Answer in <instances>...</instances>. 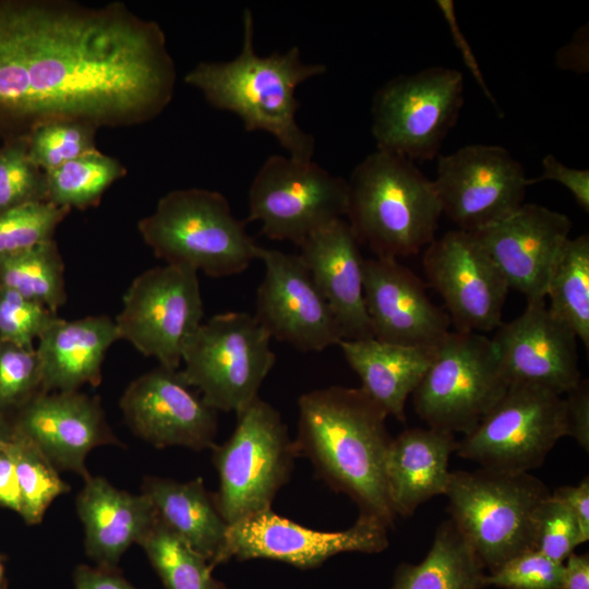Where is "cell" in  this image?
I'll use <instances>...</instances> for the list:
<instances>
[{
  "mask_svg": "<svg viewBox=\"0 0 589 589\" xmlns=\"http://www.w3.org/2000/svg\"><path fill=\"white\" fill-rule=\"evenodd\" d=\"M176 67L159 24L124 3L0 0V135L79 121L130 127L171 101Z\"/></svg>",
  "mask_w": 589,
  "mask_h": 589,
  "instance_id": "obj_1",
  "label": "cell"
},
{
  "mask_svg": "<svg viewBox=\"0 0 589 589\" xmlns=\"http://www.w3.org/2000/svg\"><path fill=\"white\" fill-rule=\"evenodd\" d=\"M298 455L308 457L333 490L349 496L361 516L387 528L396 514L385 477V457L392 441L385 410L361 387L314 389L298 400Z\"/></svg>",
  "mask_w": 589,
  "mask_h": 589,
  "instance_id": "obj_2",
  "label": "cell"
},
{
  "mask_svg": "<svg viewBox=\"0 0 589 589\" xmlns=\"http://www.w3.org/2000/svg\"><path fill=\"white\" fill-rule=\"evenodd\" d=\"M326 67L303 62L298 47L259 56L252 12H243V41L238 56L224 62H201L184 76L215 108L235 113L247 131L272 134L288 155L312 160L314 137L296 120L297 87L322 75Z\"/></svg>",
  "mask_w": 589,
  "mask_h": 589,
  "instance_id": "obj_3",
  "label": "cell"
},
{
  "mask_svg": "<svg viewBox=\"0 0 589 589\" xmlns=\"http://www.w3.org/2000/svg\"><path fill=\"white\" fill-rule=\"evenodd\" d=\"M347 184V223L375 256L413 255L435 239L441 203L433 180L413 161L376 149Z\"/></svg>",
  "mask_w": 589,
  "mask_h": 589,
  "instance_id": "obj_4",
  "label": "cell"
},
{
  "mask_svg": "<svg viewBox=\"0 0 589 589\" xmlns=\"http://www.w3.org/2000/svg\"><path fill=\"white\" fill-rule=\"evenodd\" d=\"M143 241L166 264L185 266L209 277L242 273L257 259V245L245 223L219 192L177 189L159 199L137 224Z\"/></svg>",
  "mask_w": 589,
  "mask_h": 589,
  "instance_id": "obj_5",
  "label": "cell"
},
{
  "mask_svg": "<svg viewBox=\"0 0 589 589\" xmlns=\"http://www.w3.org/2000/svg\"><path fill=\"white\" fill-rule=\"evenodd\" d=\"M550 494L529 472L483 467L450 472L445 493L450 520L490 573L534 550L537 513Z\"/></svg>",
  "mask_w": 589,
  "mask_h": 589,
  "instance_id": "obj_6",
  "label": "cell"
},
{
  "mask_svg": "<svg viewBox=\"0 0 589 589\" xmlns=\"http://www.w3.org/2000/svg\"><path fill=\"white\" fill-rule=\"evenodd\" d=\"M236 414L230 437L211 448L219 478L213 495L228 525L272 508L298 455L280 413L260 396Z\"/></svg>",
  "mask_w": 589,
  "mask_h": 589,
  "instance_id": "obj_7",
  "label": "cell"
},
{
  "mask_svg": "<svg viewBox=\"0 0 589 589\" xmlns=\"http://www.w3.org/2000/svg\"><path fill=\"white\" fill-rule=\"evenodd\" d=\"M271 339L254 314L214 315L187 341L180 372L208 406L238 413L259 397L275 364Z\"/></svg>",
  "mask_w": 589,
  "mask_h": 589,
  "instance_id": "obj_8",
  "label": "cell"
},
{
  "mask_svg": "<svg viewBox=\"0 0 589 589\" xmlns=\"http://www.w3.org/2000/svg\"><path fill=\"white\" fill-rule=\"evenodd\" d=\"M508 386L492 339L479 333L454 330L435 347L412 393L413 405L429 426L466 435Z\"/></svg>",
  "mask_w": 589,
  "mask_h": 589,
  "instance_id": "obj_9",
  "label": "cell"
},
{
  "mask_svg": "<svg viewBox=\"0 0 589 589\" xmlns=\"http://www.w3.org/2000/svg\"><path fill=\"white\" fill-rule=\"evenodd\" d=\"M462 104L464 76L455 69L434 65L389 80L372 100L376 149L411 161L433 159Z\"/></svg>",
  "mask_w": 589,
  "mask_h": 589,
  "instance_id": "obj_10",
  "label": "cell"
},
{
  "mask_svg": "<svg viewBox=\"0 0 589 589\" xmlns=\"http://www.w3.org/2000/svg\"><path fill=\"white\" fill-rule=\"evenodd\" d=\"M347 194V180L313 160L272 155L250 185L248 220H259L267 238L299 247L344 218Z\"/></svg>",
  "mask_w": 589,
  "mask_h": 589,
  "instance_id": "obj_11",
  "label": "cell"
},
{
  "mask_svg": "<svg viewBox=\"0 0 589 589\" xmlns=\"http://www.w3.org/2000/svg\"><path fill=\"white\" fill-rule=\"evenodd\" d=\"M567 436L565 400L543 387L509 385L456 453L483 468L529 472Z\"/></svg>",
  "mask_w": 589,
  "mask_h": 589,
  "instance_id": "obj_12",
  "label": "cell"
},
{
  "mask_svg": "<svg viewBox=\"0 0 589 589\" xmlns=\"http://www.w3.org/2000/svg\"><path fill=\"white\" fill-rule=\"evenodd\" d=\"M197 272L166 264L136 276L123 296L115 322L120 339L159 365L178 369L184 346L203 323Z\"/></svg>",
  "mask_w": 589,
  "mask_h": 589,
  "instance_id": "obj_13",
  "label": "cell"
},
{
  "mask_svg": "<svg viewBox=\"0 0 589 589\" xmlns=\"http://www.w3.org/2000/svg\"><path fill=\"white\" fill-rule=\"evenodd\" d=\"M433 183L442 213L466 231L514 213L529 185L524 167L506 148L484 144L441 156Z\"/></svg>",
  "mask_w": 589,
  "mask_h": 589,
  "instance_id": "obj_14",
  "label": "cell"
},
{
  "mask_svg": "<svg viewBox=\"0 0 589 589\" xmlns=\"http://www.w3.org/2000/svg\"><path fill=\"white\" fill-rule=\"evenodd\" d=\"M423 268L455 330L485 333L502 324L508 285L476 236L447 231L425 249Z\"/></svg>",
  "mask_w": 589,
  "mask_h": 589,
  "instance_id": "obj_15",
  "label": "cell"
},
{
  "mask_svg": "<svg viewBox=\"0 0 589 589\" xmlns=\"http://www.w3.org/2000/svg\"><path fill=\"white\" fill-rule=\"evenodd\" d=\"M387 529L378 520L359 515L346 530H314L268 508L229 525L219 565L231 558H266L301 569L314 568L339 553L384 551L388 545Z\"/></svg>",
  "mask_w": 589,
  "mask_h": 589,
  "instance_id": "obj_16",
  "label": "cell"
},
{
  "mask_svg": "<svg viewBox=\"0 0 589 589\" xmlns=\"http://www.w3.org/2000/svg\"><path fill=\"white\" fill-rule=\"evenodd\" d=\"M265 274L254 316L272 338L296 349L322 351L342 339L336 318L299 254L260 245Z\"/></svg>",
  "mask_w": 589,
  "mask_h": 589,
  "instance_id": "obj_17",
  "label": "cell"
},
{
  "mask_svg": "<svg viewBox=\"0 0 589 589\" xmlns=\"http://www.w3.org/2000/svg\"><path fill=\"white\" fill-rule=\"evenodd\" d=\"M192 388L178 369L158 365L125 388L120 399L125 422L157 448H212L218 431L217 410Z\"/></svg>",
  "mask_w": 589,
  "mask_h": 589,
  "instance_id": "obj_18",
  "label": "cell"
},
{
  "mask_svg": "<svg viewBox=\"0 0 589 589\" xmlns=\"http://www.w3.org/2000/svg\"><path fill=\"white\" fill-rule=\"evenodd\" d=\"M496 329L491 339L508 385L539 386L562 396L581 380L577 337L545 299L527 301L518 317Z\"/></svg>",
  "mask_w": 589,
  "mask_h": 589,
  "instance_id": "obj_19",
  "label": "cell"
},
{
  "mask_svg": "<svg viewBox=\"0 0 589 589\" xmlns=\"http://www.w3.org/2000/svg\"><path fill=\"white\" fill-rule=\"evenodd\" d=\"M570 229L572 221L565 214L528 203L470 232L486 250L508 287L531 301L545 299L551 273Z\"/></svg>",
  "mask_w": 589,
  "mask_h": 589,
  "instance_id": "obj_20",
  "label": "cell"
},
{
  "mask_svg": "<svg viewBox=\"0 0 589 589\" xmlns=\"http://www.w3.org/2000/svg\"><path fill=\"white\" fill-rule=\"evenodd\" d=\"M363 297L377 340L434 349L450 332L446 311L432 302L422 279L397 259H364Z\"/></svg>",
  "mask_w": 589,
  "mask_h": 589,
  "instance_id": "obj_21",
  "label": "cell"
},
{
  "mask_svg": "<svg viewBox=\"0 0 589 589\" xmlns=\"http://www.w3.org/2000/svg\"><path fill=\"white\" fill-rule=\"evenodd\" d=\"M11 426L29 438L59 470L91 474L88 453L122 443L108 425L98 397L74 392L39 393L10 416Z\"/></svg>",
  "mask_w": 589,
  "mask_h": 589,
  "instance_id": "obj_22",
  "label": "cell"
},
{
  "mask_svg": "<svg viewBox=\"0 0 589 589\" xmlns=\"http://www.w3.org/2000/svg\"><path fill=\"white\" fill-rule=\"evenodd\" d=\"M359 244L341 218L299 245V256L328 303L342 339L374 337L363 297L364 259Z\"/></svg>",
  "mask_w": 589,
  "mask_h": 589,
  "instance_id": "obj_23",
  "label": "cell"
},
{
  "mask_svg": "<svg viewBox=\"0 0 589 589\" xmlns=\"http://www.w3.org/2000/svg\"><path fill=\"white\" fill-rule=\"evenodd\" d=\"M75 505L85 531V552L98 566L118 567L124 552L139 544L158 519L145 494L119 490L103 477L84 480Z\"/></svg>",
  "mask_w": 589,
  "mask_h": 589,
  "instance_id": "obj_24",
  "label": "cell"
},
{
  "mask_svg": "<svg viewBox=\"0 0 589 589\" xmlns=\"http://www.w3.org/2000/svg\"><path fill=\"white\" fill-rule=\"evenodd\" d=\"M120 339L115 320L91 315L77 320L56 316L38 338L41 393L74 392L101 383L107 350Z\"/></svg>",
  "mask_w": 589,
  "mask_h": 589,
  "instance_id": "obj_25",
  "label": "cell"
},
{
  "mask_svg": "<svg viewBox=\"0 0 589 589\" xmlns=\"http://www.w3.org/2000/svg\"><path fill=\"white\" fill-rule=\"evenodd\" d=\"M455 434L431 428L408 429L392 438L385 477L394 513L410 516L424 502L446 493L448 460L457 450Z\"/></svg>",
  "mask_w": 589,
  "mask_h": 589,
  "instance_id": "obj_26",
  "label": "cell"
},
{
  "mask_svg": "<svg viewBox=\"0 0 589 589\" xmlns=\"http://www.w3.org/2000/svg\"><path fill=\"white\" fill-rule=\"evenodd\" d=\"M361 388L387 414L405 421L407 398L421 382L434 349L388 344L376 338L341 339L338 345Z\"/></svg>",
  "mask_w": 589,
  "mask_h": 589,
  "instance_id": "obj_27",
  "label": "cell"
},
{
  "mask_svg": "<svg viewBox=\"0 0 589 589\" xmlns=\"http://www.w3.org/2000/svg\"><path fill=\"white\" fill-rule=\"evenodd\" d=\"M141 491L153 503L160 520L214 569L219 565L229 525L220 515L202 478L178 482L145 477Z\"/></svg>",
  "mask_w": 589,
  "mask_h": 589,
  "instance_id": "obj_28",
  "label": "cell"
},
{
  "mask_svg": "<svg viewBox=\"0 0 589 589\" xmlns=\"http://www.w3.org/2000/svg\"><path fill=\"white\" fill-rule=\"evenodd\" d=\"M484 567L454 522L443 521L425 557L402 563L389 589H482Z\"/></svg>",
  "mask_w": 589,
  "mask_h": 589,
  "instance_id": "obj_29",
  "label": "cell"
},
{
  "mask_svg": "<svg viewBox=\"0 0 589 589\" xmlns=\"http://www.w3.org/2000/svg\"><path fill=\"white\" fill-rule=\"evenodd\" d=\"M0 289L15 291L57 314L67 301V291L64 264L56 241L0 255Z\"/></svg>",
  "mask_w": 589,
  "mask_h": 589,
  "instance_id": "obj_30",
  "label": "cell"
},
{
  "mask_svg": "<svg viewBox=\"0 0 589 589\" xmlns=\"http://www.w3.org/2000/svg\"><path fill=\"white\" fill-rule=\"evenodd\" d=\"M549 310L589 347V236L568 239L548 284Z\"/></svg>",
  "mask_w": 589,
  "mask_h": 589,
  "instance_id": "obj_31",
  "label": "cell"
},
{
  "mask_svg": "<svg viewBox=\"0 0 589 589\" xmlns=\"http://www.w3.org/2000/svg\"><path fill=\"white\" fill-rule=\"evenodd\" d=\"M1 445L15 467L21 493L19 514L27 525L39 524L52 501L71 488L45 454L12 426Z\"/></svg>",
  "mask_w": 589,
  "mask_h": 589,
  "instance_id": "obj_32",
  "label": "cell"
},
{
  "mask_svg": "<svg viewBox=\"0 0 589 589\" xmlns=\"http://www.w3.org/2000/svg\"><path fill=\"white\" fill-rule=\"evenodd\" d=\"M125 173L118 159L97 149L45 172L48 202L70 209L97 206L105 191Z\"/></svg>",
  "mask_w": 589,
  "mask_h": 589,
  "instance_id": "obj_33",
  "label": "cell"
},
{
  "mask_svg": "<svg viewBox=\"0 0 589 589\" xmlns=\"http://www.w3.org/2000/svg\"><path fill=\"white\" fill-rule=\"evenodd\" d=\"M166 589H228L213 576L207 560L158 517L139 543Z\"/></svg>",
  "mask_w": 589,
  "mask_h": 589,
  "instance_id": "obj_34",
  "label": "cell"
},
{
  "mask_svg": "<svg viewBox=\"0 0 589 589\" xmlns=\"http://www.w3.org/2000/svg\"><path fill=\"white\" fill-rule=\"evenodd\" d=\"M48 202L46 175L28 157L27 135L4 139L0 147V213Z\"/></svg>",
  "mask_w": 589,
  "mask_h": 589,
  "instance_id": "obj_35",
  "label": "cell"
},
{
  "mask_svg": "<svg viewBox=\"0 0 589 589\" xmlns=\"http://www.w3.org/2000/svg\"><path fill=\"white\" fill-rule=\"evenodd\" d=\"M96 128L79 121H56L35 128L28 135V157L41 171L97 151Z\"/></svg>",
  "mask_w": 589,
  "mask_h": 589,
  "instance_id": "obj_36",
  "label": "cell"
},
{
  "mask_svg": "<svg viewBox=\"0 0 589 589\" xmlns=\"http://www.w3.org/2000/svg\"><path fill=\"white\" fill-rule=\"evenodd\" d=\"M71 212L50 202H34L0 213V255L50 241Z\"/></svg>",
  "mask_w": 589,
  "mask_h": 589,
  "instance_id": "obj_37",
  "label": "cell"
},
{
  "mask_svg": "<svg viewBox=\"0 0 589 589\" xmlns=\"http://www.w3.org/2000/svg\"><path fill=\"white\" fill-rule=\"evenodd\" d=\"M41 393V370L35 348L0 339V411L8 417Z\"/></svg>",
  "mask_w": 589,
  "mask_h": 589,
  "instance_id": "obj_38",
  "label": "cell"
},
{
  "mask_svg": "<svg viewBox=\"0 0 589 589\" xmlns=\"http://www.w3.org/2000/svg\"><path fill=\"white\" fill-rule=\"evenodd\" d=\"M563 574L564 563L555 562L537 550H529L485 574L483 586L503 589H562Z\"/></svg>",
  "mask_w": 589,
  "mask_h": 589,
  "instance_id": "obj_39",
  "label": "cell"
},
{
  "mask_svg": "<svg viewBox=\"0 0 589 589\" xmlns=\"http://www.w3.org/2000/svg\"><path fill=\"white\" fill-rule=\"evenodd\" d=\"M581 543L585 542L574 515L562 501L550 494L537 513L534 550L564 563Z\"/></svg>",
  "mask_w": 589,
  "mask_h": 589,
  "instance_id": "obj_40",
  "label": "cell"
},
{
  "mask_svg": "<svg viewBox=\"0 0 589 589\" xmlns=\"http://www.w3.org/2000/svg\"><path fill=\"white\" fill-rule=\"evenodd\" d=\"M57 316L45 305L8 289H0V339L34 348L48 324Z\"/></svg>",
  "mask_w": 589,
  "mask_h": 589,
  "instance_id": "obj_41",
  "label": "cell"
},
{
  "mask_svg": "<svg viewBox=\"0 0 589 589\" xmlns=\"http://www.w3.org/2000/svg\"><path fill=\"white\" fill-rule=\"evenodd\" d=\"M541 165L542 175L533 180L528 179V184L544 180L558 182L570 192L577 204L589 213V170L567 167L551 154L543 157Z\"/></svg>",
  "mask_w": 589,
  "mask_h": 589,
  "instance_id": "obj_42",
  "label": "cell"
},
{
  "mask_svg": "<svg viewBox=\"0 0 589 589\" xmlns=\"http://www.w3.org/2000/svg\"><path fill=\"white\" fill-rule=\"evenodd\" d=\"M436 7L441 11L444 20L447 22L449 33L452 35V39L457 47L458 51L460 52V56L464 60V63L468 71L472 74L474 81L481 88L484 96L489 99V101L497 108V111L501 113V110L498 109L497 101L495 100L494 96L492 95L484 77L483 73L480 69V65L477 61L476 55L472 51L471 46L468 43V39L464 35L462 31L459 27L458 20L455 12V4L452 0H437ZM502 115V113H501Z\"/></svg>",
  "mask_w": 589,
  "mask_h": 589,
  "instance_id": "obj_43",
  "label": "cell"
},
{
  "mask_svg": "<svg viewBox=\"0 0 589 589\" xmlns=\"http://www.w3.org/2000/svg\"><path fill=\"white\" fill-rule=\"evenodd\" d=\"M566 407L567 436L589 452V383L580 380L564 398Z\"/></svg>",
  "mask_w": 589,
  "mask_h": 589,
  "instance_id": "obj_44",
  "label": "cell"
},
{
  "mask_svg": "<svg viewBox=\"0 0 589 589\" xmlns=\"http://www.w3.org/2000/svg\"><path fill=\"white\" fill-rule=\"evenodd\" d=\"M74 589H139L127 580L118 567L81 564L73 573Z\"/></svg>",
  "mask_w": 589,
  "mask_h": 589,
  "instance_id": "obj_45",
  "label": "cell"
},
{
  "mask_svg": "<svg viewBox=\"0 0 589 589\" xmlns=\"http://www.w3.org/2000/svg\"><path fill=\"white\" fill-rule=\"evenodd\" d=\"M554 497L562 501L578 522L584 542L589 539V479L584 478L577 485L557 488Z\"/></svg>",
  "mask_w": 589,
  "mask_h": 589,
  "instance_id": "obj_46",
  "label": "cell"
},
{
  "mask_svg": "<svg viewBox=\"0 0 589 589\" xmlns=\"http://www.w3.org/2000/svg\"><path fill=\"white\" fill-rule=\"evenodd\" d=\"M556 65L578 73L588 72V25L579 28L572 40L557 51Z\"/></svg>",
  "mask_w": 589,
  "mask_h": 589,
  "instance_id": "obj_47",
  "label": "cell"
},
{
  "mask_svg": "<svg viewBox=\"0 0 589 589\" xmlns=\"http://www.w3.org/2000/svg\"><path fill=\"white\" fill-rule=\"evenodd\" d=\"M0 506L17 514L21 510V493L15 467L2 445H0Z\"/></svg>",
  "mask_w": 589,
  "mask_h": 589,
  "instance_id": "obj_48",
  "label": "cell"
},
{
  "mask_svg": "<svg viewBox=\"0 0 589 589\" xmlns=\"http://www.w3.org/2000/svg\"><path fill=\"white\" fill-rule=\"evenodd\" d=\"M562 589H589V555L573 552L564 562Z\"/></svg>",
  "mask_w": 589,
  "mask_h": 589,
  "instance_id": "obj_49",
  "label": "cell"
},
{
  "mask_svg": "<svg viewBox=\"0 0 589 589\" xmlns=\"http://www.w3.org/2000/svg\"><path fill=\"white\" fill-rule=\"evenodd\" d=\"M11 432L10 417L0 411V445L8 438Z\"/></svg>",
  "mask_w": 589,
  "mask_h": 589,
  "instance_id": "obj_50",
  "label": "cell"
},
{
  "mask_svg": "<svg viewBox=\"0 0 589 589\" xmlns=\"http://www.w3.org/2000/svg\"><path fill=\"white\" fill-rule=\"evenodd\" d=\"M8 579L5 575L4 556L0 554V589H8Z\"/></svg>",
  "mask_w": 589,
  "mask_h": 589,
  "instance_id": "obj_51",
  "label": "cell"
}]
</instances>
